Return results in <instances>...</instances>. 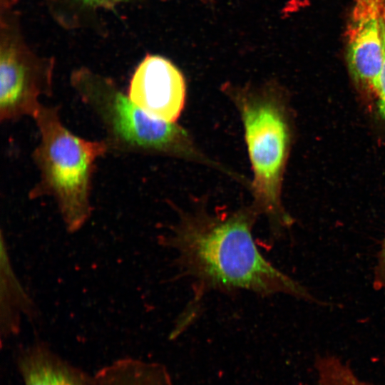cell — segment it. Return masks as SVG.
<instances>
[{
  "instance_id": "obj_9",
  "label": "cell",
  "mask_w": 385,
  "mask_h": 385,
  "mask_svg": "<svg viewBox=\"0 0 385 385\" xmlns=\"http://www.w3.org/2000/svg\"><path fill=\"white\" fill-rule=\"evenodd\" d=\"M35 317L36 308L11 266L3 235L1 240V337L16 334L21 314Z\"/></svg>"
},
{
  "instance_id": "obj_1",
  "label": "cell",
  "mask_w": 385,
  "mask_h": 385,
  "mask_svg": "<svg viewBox=\"0 0 385 385\" xmlns=\"http://www.w3.org/2000/svg\"><path fill=\"white\" fill-rule=\"evenodd\" d=\"M258 214L255 207L215 214L183 213L160 241L176 252L178 267L195 279L198 291L243 290L318 302L260 252L253 237Z\"/></svg>"
},
{
  "instance_id": "obj_8",
  "label": "cell",
  "mask_w": 385,
  "mask_h": 385,
  "mask_svg": "<svg viewBox=\"0 0 385 385\" xmlns=\"http://www.w3.org/2000/svg\"><path fill=\"white\" fill-rule=\"evenodd\" d=\"M17 367L24 385H93V376L35 343L18 355Z\"/></svg>"
},
{
  "instance_id": "obj_4",
  "label": "cell",
  "mask_w": 385,
  "mask_h": 385,
  "mask_svg": "<svg viewBox=\"0 0 385 385\" xmlns=\"http://www.w3.org/2000/svg\"><path fill=\"white\" fill-rule=\"evenodd\" d=\"M237 104L254 173L251 185L254 207L267 217L272 234L279 236L294 222L281 201L289 145L285 113L277 100L267 94H240Z\"/></svg>"
},
{
  "instance_id": "obj_14",
  "label": "cell",
  "mask_w": 385,
  "mask_h": 385,
  "mask_svg": "<svg viewBox=\"0 0 385 385\" xmlns=\"http://www.w3.org/2000/svg\"><path fill=\"white\" fill-rule=\"evenodd\" d=\"M385 9V0H354L351 17L381 16Z\"/></svg>"
},
{
  "instance_id": "obj_10",
  "label": "cell",
  "mask_w": 385,
  "mask_h": 385,
  "mask_svg": "<svg viewBox=\"0 0 385 385\" xmlns=\"http://www.w3.org/2000/svg\"><path fill=\"white\" fill-rule=\"evenodd\" d=\"M140 1L56 0L47 8L56 24L65 29H89L102 32V11H115L119 6L136 4Z\"/></svg>"
},
{
  "instance_id": "obj_17",
  "label": "cell",
  "mask_w": 385,
  "mask_h": 385,
  "mask_svg": "<svg viewBox=\"0 0 385 385\" xmlns=\"http://www.w3.org/2000/svg\"><path fill=\"white\" fill-rule=\"evenodd\" d=\"M383 18L385 19V9H384V14H383Z\"/></svg>"
},
{
  "instance_id": "obj_13",
  "label": "cell",
  "mask_w": 385,
  "mask_h": 385,
  "mask_svg": "<svg viewBox=\"0 0 385 385\" xmlns=\"http://www.w3.org/2000/svg\"><path fill=\"white\" fill-rule=\"evenodd\" d=\"M380 27L384 56L381 71L376 88L375 103L379 116L385 122V19L383 16L380 18Z\"/></svg>"
},
{
  "instance_id": "obj_16",
  "label": "cell",
  "mask_w": 385,
  "mask_h": 385,
  "mask_svg": "<svg viewBox=\"0 0 385 385\" xmlns=\"http://www.w3.org/2000/svg\"><path fill=\"white\" fill-rule=\"evenodd\" d=\"M45 2L46 6H49L50 5L53 4L54 2H56V0H42Z\"/></svg>"
},
{
  "instance_id": "obj_12",
  "label": "cell",
  "mask_w": 385,
  "mask_h": 385,
  "mask_svg": "<svg viewBox=\"0 0 385 385\" xmlns=\"http://www.w3.org/2000/svg\"><path fill=\"white\" fill-rule=\"evenodd\" d=\"M321 364L323 385H368L337 359H327Z\"/></svg>"
},
{
  "instance_id": "obj_2",
  "label": "cell",
  "mask_w": 385,
  "mask_h": 385,
  "mask_svg": "<svg viewBox=\"0 0 385 385\" xmlns=\"http://www.w3.org/2000/svg\"><path fill=\"white\" fill-rule=\"evenodd\" d=\"M33 119L40 137L32 153L39 176L29 197H51L68 232H75L91 215L93 173L97 160L108 153L107 145L72 133L56 106L42 104Z\"/></svg>"
},
{
  "instance_id": "obj_15",
  "label": "cell",
  "mask_w": 385,
  "mask_h": 385,
  "mask_svg": "<svg viewBox=\"0 0 385 385\" xmlns=\"http://www.w3.org/2000/svg\"><path fill=\"white\" fill-rule=\"evenodd\" d=\"M373 286L375 289H385V234L377 254L374 270Z\"/></svg>"
},
{
  "instance_id": "obj_5",
  "label": "cell",
  "mask_w": 385,
  "mask_h": 385,
  "mask_svg": "<svg viewBox=\"0 0 385 385\" xmlns=\"http://www.w3.org/2000/svg\"><path fill=\"white\" fill-rule=\"evenodd\" d=\"M18 0H0V120L34 118L41 96L53 91L56 61L29 44L22 29Z\"/></svg>"
},
{
  "instance_id": "obj_11",
  "label": "cell",
  "mask_w": 385,
  "mask_h": 385,
  "mask_svg": "<svg viewBox=\"0 0 385 385\" xmlns=\"http://www.w3.org/2000/svg\"><path fill=\"white\" fill-rule=\"evenodd\" d=\"M93 385H172L160 364L123 358L104 366L93 375Z\"/></svg>"
},
{
  "instance_id": "obj_3",
  "label": "cell",
  "mask_w": 385,
  "mask_h": 385,
  "mask_svg": "<svg viewBox=\"0 0 385 385\" xmlns=\"http://www.w3.org/2000/svg\"><path fill=\"white\" fill-rule=\"evenodd\" d=\"M69 81L102 127L108 153L197 156L183 128L146 113L110 77L80 66Z\"/></svg>"
},
{
  "instance_id": "obj_6",
  "label": "cell",
  "mask_w": 385,
  "mask_h": 385,
  "mask_svg": "<svg viewBox=\"0 0 385 385\" xmlns=\"http://www.w3.org/2000/svg\"><path fill=\"white\" fill-rule=\"evenodd\" d=\"M185 93L179 69L166 58L148 53L132 75L128 96L152 117L175 122L183 108Z\"/></svg>"
},
{
  "instance_id": "obj_7",
  "label": "cell",
  "mask_w": 385,
  "mask_h": 385,
  "mask_svg": "<svg viewBox=\"0 0 385 385\" xmlns=\"http://www.w3.org/2000/svg\"><path fill=\"white\" fill-rule=\"evenodd\" d=\"M381 16L350 17L346 31L348 71L361 100L369 106L375 102L376 85L384 62Z\"/></svg>"
}]
</instances>
